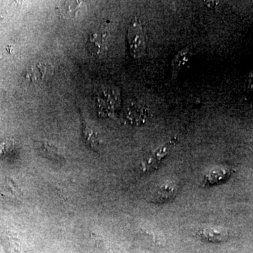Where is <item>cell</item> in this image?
Wrapping results in <instances>:
<instances>
[{
	"instance_id": "cell-8",
	"label": "cell",
	"mask_w": 253,
	"mask_h": 253,
	"mask_svg": "<svg viewBox=\"0 0 253 253\" xmlns=\"http://www.w3.org/2000/svg\"><path fill=\"white\" fill-rule=\"evenodd\" d=\"M49 73V67L45 63L38 61L33 63L28 68L26 77L28 80L35 83L44 81Z\"/></svg>"
},
{
	"instance_id": "cell-9",
	"label": "cell",
	"mask_w": 253,
	"mask_h": 253,
	"mask_svg": "<svg viewBox=\"0 0 253 253\" xmlns=\"http://www.w3.org/2000/svg\"><path fill=\"white\" fill-rule=\"evenodd\" d=\"M38 149L39 150L41 154L48 159L53 161H61L63 160V155L60 152L59 149L54 145L50 144L46 141H39L38 143Z\"/></svg>"
},
{
	"instance_id": "cell-7",
	"label": "cell",
	"mask_w": 253,
	"mask_h": 253,
	"mask_svg": "<svg viewBox=\"0 0 253 253\" xmlns=\"http://www.w3.org/2000/svg\"><path fill=\"white\" fill-rule=\"evenodd\" d=\"M126 117L133 123H144L147 118L148 113L144 106L136 101L128 103L126 106Z\"/></svg>"
},
{
	"instance_id": "cell-1",
	"label": "cell",
	"mask_w": 253,
	"mask_h": 253,
	"mask_svg": "<svg viewBox=\"0 0 253 253\" xmlns=\"http://www.w3.org/2000/svg\"><path fill=\"white\" fill-rule=\"evenodd\" d=\"M128 45L129 53L134 59L142 57L146 52V40L142 25L137 19L133 20L128 28Z\"/></svg>"
},
{
	"instance_id": "cell-12",
	"label": "cell",
	"mask_w": 253,
	"mask_h": 253,
	"mask_svg": "<svg viewBox=\"0 0 253 253\" xmlns=\"http://www.w3.org/2000/svg\"><path fill=\"white\" fill-rule=\"evenodd\" d=\"M83 136L84 143L89 149L96 151L99 150L100 140L97 134L91 128L88 127L85 123H83Z\"/></svg>"
},
{
	"instance_id": "cell-11",
	"label": "cell",
	"mask_w": 253,
	"mask_h": 253,
	"mask_svg": "<svg viewBox=\"0 0 253 253\" xmlns=\"http://www.w3.org/2000/svg\"><path fill=\"white\" fill-rule=\"evenodd\" d=\"M191 53L188 49L181 50L174 56L172 62V72L173 76H176L179 71L186 66V63L191 57Z\"/></svg>"
},
{
	"instance_id": "cell-4",
	"label": "cell",
	"mask_w": 253,
	"mask_h": 253,
	"mask_svg": "<svg viewBox=\"0 0 253 253\" xmlns=\"http://www.w3.org/2000/svg\"><path fill=\"white\" fill-rule=\"evenodd\" d=\"M177 193V186L172 181H167L163 183L155 191L151 202L154 204H165L174 199Z\"/></svg>"
},
{
	"instance_id": "cell-5",
	"label": "cell",
	"mask_w": 253,
	"mask_h": 253,
	"mask_svg": "<svg viewBox=\"0 0 253 253\" xmlns=\"http://www.w3.org/2000/svg\"><path fill=\"white\" fill-rule=\"evenodd\" d=\"M198 234L201 239L212 243L221 242L229 236L226 229L217 226H204L199 229Z\"/></svg>"
},
{
	"instance_id": "cell-6",
	"label": "cell",
	"mask_w": 253,
	"mask_h": 253,
	"mask_svg": "<svg viewBox=\"0 0 253 253\" xmlns=\"http://www.w3.org/2000/svg\"><path fill=\"white\" fill-rule=\"evenodd\" d=\"M61 4V12L66 18H79L84 16L86 11V4L83 1H68Z\"/></svg>"
},
{
	"instance_id": "cell-10",
	"label": "cell",
	"mask_w": 253,
	"mask_h": 253,
	"mask_svg": "<svg viewBox=\"0 0 253 253\" xmlns=\"http://www.w3.org/2000/svg\"><path fill=\"white\" fill-rule=\"evenodd\" d=\"M230 170L224 168L213 169L205 177L204 184L206 185H214V184L225 181L230 176Z\"/></svg>"
},
{
	"instance_id": "cell-2",
	"label": "cell",
	"mask_w": 253,
	"mask_h": 253,
	"mask_svg": "<svg viewBox=\"0 0 253 253\" xmlns=\"http://www.w3.org/2000/svg\"><path fill=\"white\" fill-rule=\"evenodd\" d=\"M174 143L175 141H168V142L165 143L162 146L158 147V149L150 155L149 157L146 158L141 165V172H153L155 169H157L161 161L169 154Z\"/></svg>"
},
{
	"instance_id": "cell-3",
	"label": "cell",
	"mask_w": 253,
	"mask_h": 253,
	"mask_svg": "<svg viewBox=\"0 0 253 253\" xmlns=\"http://www.w3.org/2000/svg\"><path fill=\"white\" fill-rule=\"evenodd\" d=\"M88 49L91 54L101 56L107 49V34L104 31L91 32L87 42Z\"/></svg>"
}]
</instances>
